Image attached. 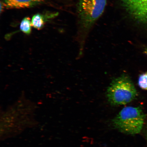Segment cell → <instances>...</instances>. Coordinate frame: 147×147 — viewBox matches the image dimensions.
I'll list each match as a JSON object with an SVG mask.
<instances>
[{
  "label": "cell",
  "instance_id": "obj_2",
  "mask_svg": "<svg viewBox=\"0 0 147 147\" xmlns=\"http://www.w3.org/2000/svg\"><path fill=\"white\" fill-rule=\"evenodd\" d=\"M146 115L139 107H126L113 119L112 125L121 133L134 135L140 133Z\"/></svg>",
  "mask_w": 147,
  "mask_h": 147
},
{
  "label": "cell",
  "instance_id": "obj_10",
  "mask_svg": "<svg viewBox=\"0 0 147 147\" xmlns=\"http://www.w3.org/2000/svg\"><path fill=\"white\" fill-rule=\"evenodd\" d=\"M144 53L145 54H146L147 55V47L146 48V49H145Z\"/></svg>",
  "mask_w": 147,
  "mask_h": 147
},
{
  "label": "cell",
  "instance_id": "obj_1",
  "mask_svg": "<svg viewBox=\"0 0 147 147\" xmlns=\"http://www.w3.org/2000/svg\"><path fill=\"white\" fill-rule=\"evenodd\" d=\"M14 108L3 113L1 117V139L17 136L37 123L32 110Z\"/></svg>",
  "mask_w": 147,
  "mask_h": 147
},
{
  "label": "cell",
  "instance_id": "obj_4",
  "mask_svg": "<svg viewBox=\"0 0 147 147\" xmlns=\"http://www.w3.org/2000/svg\"><path fill=\"white\" fill-rule=\"evenodd\" d=\"M107 4V0H80L78 12L82 25L89 28L102 15Z\"/></svg>",
  "mask_w": 147,
  "mask_h": 147
},
{
  "label": "cell",
  "instance_id": "obj_11",
  "mask_svg": "<svg viewBox=\"0 0 147 147\" xmlns=\"http://www.w3.org/2000/svg\"></svg>",
  "mask_w": 147,
  "mask_h": 147
},
{
  "label": "cell",
  "instance_id": "obj_5",
  "mask_svg": "<svg viewBox=\"0 0 147 147\" xmlns=\"http://www.w3.org/2000/svg\"><path fill=\"white\" fill-rule=\"evenodd\" d=\"M127 12L138 23L147 25V0H122Z\"/></svg>",
  "mask_w": 147,
  "mask_h": 147
},
{
  "label": "cell",
  "instance_id": "obj_7",
  "mask_svg": "<svg viewBox=\"0 0 147 147\" xmlns=\"http://www.w3.org/2000/svg\"><path fill=\"white\" fill-rule=\"evenodd\" d=\"M57 15V14L43 15L36 14L33 16L31 23L32 26L38 29H41L45 25L47 20L51 19Z\"/></svg>",
  "mask_w": 147,
  "mask_h": 147
},
{
  "label": "cell",
  "instance_id": "obj_6",
  "mask_svg": "<svg viewBox=\"0 0 147 147\" xmlns=\"http://www.w3.org/2000/svg\"><path fill=\"white\" fill-rule=\"evenodd\" d=\"M44 0H4L7 8L20 9L31 8L43 3Z\"/></svg>",
  "mask_w": 147,
  "mask_h": 147
},
{
  "label": "cell",
  "instance_id": "obj_9",
  "mask_svg": "<svg viewBox=\"0 0 147 147\" xmlns=\"http://www.w3.org/2000/svg\"><path fill=\"white\" fill-rule=\"evenodd\" d=\"M138 84L141 89L147 90V72L143 73L139 76Z\"/></svg>",
  "mask_w": 147,
  "mask_h": 147
},
{
  "label": "cell",
  "instance_id": "obj_8",
  "mask_svg": "<svg viewBox=\"0 0 147 147\" xmlns=\"http://www.w3.org/2000/svg\"><path fill=\"white\" fill-rule=\"evenodd\" d=\"M32 23L30 18L26 17L22 20L20 25V29L23 33L27 35L30 34L32 30Z\"/></svg>",
  "mask_w": 147,
  "mask_h": 147
},
{
  "label": "cell",
  "instance_id": "obj_3",
  "mask_svg": "<svg viewBox=\"0 0 147 147\" xmlns=\"http://www.w3.org/2000/svg\"><path fill=\"white\" fill-rule=\"evenodd\" d=\"M106 97L112 106L125 105L136 98L138 92L128 75L123 74L112 81L106 91Z\"/></svg>",
  "mask_w": 147,
  "mask_h": 147
}]
</instances>
